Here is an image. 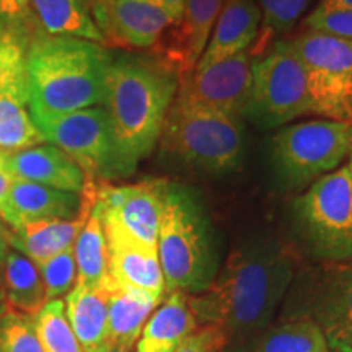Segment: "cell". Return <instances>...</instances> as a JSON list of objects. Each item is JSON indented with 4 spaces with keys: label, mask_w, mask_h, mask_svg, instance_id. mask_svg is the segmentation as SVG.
Segmentation results:
<instances>
[{
    "label": "cell",
    "mask_w": 352,
    "mask_h": 352,
    "mask_svg": "<svg viewBox=\"0 0 352 352\" xmlns=\"http://www.w3.org/2000/svg\"><path fill=\"white\" fill-rule=\"evenodd\" d=\"M297 259L276 236H256L236 246L210 284L188 296L197 324L215 327L226 349L240 351L271 324L289 292Z\"/></svg>",
    "instance_id": "cell-1"
},
{
    "label": "cell",
    "mask_w": 352,
    "mask_h": 352,
    "mask_svg": "<svg viewBox=\"0 0 352 352\" xmlns=\"http://www.w3.org/2000/svg\"><path fill=\"white\" fill-rule=\"evenodd\" d=\"M178 85V72L157 56L111 60L101 107L111 121L124 176L155 148Z\"/></svg>",
    "instance_id": "cell-2"
},
{
    "label": "cell",
    "mask_w": 352,
    "mask_h": 352,
    "mask_svg": "<svg viewBox=\"0 0 352 352\" xmlns=\"http://www.w3.org/2000/svg\"><path fill=\"white\" fill-rule=\"evenodd\" d=\"M111 60L100 43L44 34L34 38L25 60L32 118L101 107Z\"/></svg>",
    "instance_id": "cell-3"
},
{
    "label": "cell",
    "mask_w": 352,
    "mask_h": 352,
    "mask_svg": "<svg viewBox=\"0 0 352 352\" xmlns=\"http://www.w3.org/2000/svg\"><path fill=\"white\" fill-rule=\"evenodd\" d=\"M157 252L166 294L201 292L217 274L212 227L192 189L165 182Z\"/></svg>",
    "instance_id": "cell-4"
},
{
    "label": "cell",
    "mask_w": 352,
    "mask_h": 352,
    "mask_svg": "<svg viewBox=\"0 0 352 352\" xmlns=\"http://www.w3.org/2000/svg\"><path fill=\"white\" fill-rule=\"evenodd\" d=\"M158 140L171 162L199 173H230L243 162L241 120L178 98L166 114Z\"/></svg>",
    "instance_id": "cell-5"
},
{
    "label": "cell",
    "mask_w": 352,
    "mask_h": 352,
    "mask_svg": "<svg viewBox=\"0 0 352 352\" xmlns=\"http://www.w3.org/2000/svg\"><path fill=\"white\" fill-rule=\"evenodd\" d=\"M307 248L323 264L352 261V179L344 164L321 176L294 202Z\"/></svg>",
    "instance_id": "cell-6"
},
{
    "label": "cell",
    "mask_w": 352,
    "mask_h": 352,
    "mask_svg": "<svg viewBox=\"0 0 352 352\" xmlns=\"http://www.w3.org/2000/svg\"><path fill=\"white\" fill-rule=\"evenodd\" d=\"M315 114L307 69L287 39L253 59L252 91L245 116L264 129Z\"/></svg>",
    "instance_id": "cell-7"
},
{
    "label": "cell",
    "mask_w": 352,
    "mask_h": 352,
    "mask_svg": "<svg viewBox=\"0 0 352 352\" xmlns=\"http://www.w3.org/2000/svg\"><path fill=\"white\" fill-rule=\"evenodd\" d=\"M352 152V124L314 120L283 127L272 138V160L290 189L310 186L344 165Z\"/></svg>",
    "instance_id": "cell-8"
},
{
    "label": "cell",
    "mask_w": 352,
    "mask_h": 352,
    "mask_svg": "<svg viewBox=\"0 0 352 352\" xmlns=\"http://www.w3.org/2000/svg\"><path fill=\"white\" fill-rule=\"evenodd\" d=\"M44 139L67 153L87 179L124 176L107 109L94 107L59 116L33 118Z\"/></svg>",
    "instance_id": "cell-9"
},
{
    "label": "cell",
    "mask_w": 352,
    "mask_h": 352,
    "mask_svg": "<svg viewBox=\"0 0 352 352\" xmlns=\"http://www.w3.org/2000/svg\"><path fill=\"white\" fill-rule=\"evenodd\" d=\"M287 43L307 69L316 116L352 124V41L307 30Z\"/></svg>",
    "instance_id": "cell-10"
},
{
    "label": "cell",
    "mask_w": 352,
    "mask_h": 352,
    "mask_svg": "<svg viewBox=\"0 0 352 352\" xmlns=\"http://www.w3.org/2000/svg\"><path fill=\"white\" fill-rule=\"evenodd\" d=\"M296 310L320 328L329 351L352 352V261L321 264L296 284Z\"/></svg>",
    "instance_id": "cell-11"
},
{
    "label": "cell",
    "mask_w": 352,
    "mask_h": 352,
    "mask_svg": "<svg viewBox=\"0 0 352 352\" xmlns=\"http://www.w3.org/2000/svg\"><path fill=\"white\" fill-rule=\"evenodd\" d=\"M252 65L253 57L245 51L209 67L191 70L179 77L176 98L241 120L252 91Z\"/></svg>",
    "instance_id": "cell-12"
},
{
    "label": "cell",
    "mask_w": 352,
    "mask_h": 352,
    "mask_svg": "<svg viewBox=\"0 0 352 352\" xmlns=\"http://www.w3.org/2000/svg\"><path fill=\"white\" fill-rule=\"evenodd\" d=\"M94 182V199L103 222L122 228L145 245L157 246L164 210L165 179L124 186Z\"/></svg>",
    "instance_id": "cell-13"
},
{
    "label": "cell",
    "mask_w": 352,
    "mask_h": 352,
    "mask_svg": "<svg viewBox=\"0 0 352 352\" xmlns=\"http://www.w3.org/2000/svg\"><path fill=\"white\" fill-rule=\"evenodd\" d=\"M91 10L104 46L152 47L175 25L155 0H91Z\"/></svg>",
    "instance_id": "cell-14"
},
{
    "label": "cell",
    "mask_w": 352,
    "mask_h": 352,
    "mask_svg": "<svg viewBox=\"0 0 352 352\" xmlns=\"http://www.w3.org/2000/svg\"><path fill=\"white\" fill-rule=\"evenodd\" d=\"M108 240V277L121 287L139 290L162 302L165 277L157 246L145 245L122 228L103 222Z\"/></svg>",
    "instance_id": "cell-15"
},
{
    "label": "cell",
    "mask_w": 352,
    "mask_h": 352,
    "mask_svg": "<svg viewBox=\"0 0 352 352\" xmlns=\"http://www.w3.org/2000/svg\"><path fill=\"white\" fill-rule=\"evenodd\" d=\"M223 2L226 0H184L182 19L158 39L153 47L155 56L171 65L179 77L195 70Z\"/></svg>",
    "instance_id": "cell-16"
},
{
    "label": "cell",
    "mask_w": 352,
    "mask_h": 352,
    "mask_svg": "<svg viewBox=\"0 0 352 352\" xmlns=\"http://www.w3.org/2000/svg\"><path fill=\"white\" fill-rule=\"evenodd\" d=\"M82 197L43 184L15 179L3 204L2 217L12 228L39 220H72L80 214Z\"/></svg>",
    "instance_id": "cell-17"
},
{
    "label": "cell",
    "mask_w": 352,
    "mask_h": 352,
    "mask_svg": "<svg viewBox=\"0 0 352 352\" xmlns=\"http://www.w3.org/2000/svg\"><path fill=\"white\" fill-rule=\"evenodd\" d=\"M261 28V10L254 0H226L215 21L209 43L195 69L250 51Z\"/></svg>",
    "instance_id": "cell-18"
},
{
    "label": "cell",
    "mask_w": 352,
    "mask_h": 352,
    "mask_svg": "<svg viewBox=\"0 0 352 352\" xmlns=\"http://www.w3.org/2000/svg\"><path fill=\"white\" fill-rule=\"evenodd\" d=\"M13 179L32 182L60 191L80 195L85 186V173L67 153L56 145H36L10 155L3 165Z\"/></svg>",
    "instance_id": "cell-19"
},
{
    "label": "cell",
    "mask_w": 352,
    "mask_h": 352,
    "mask_svg": "<svg viewBox=\"0 0 352 352\" xmlns=\"http://www.w3.org/2000/svg\"><path fill=\"white\" fill-rule=\"evenodd\" d=\"M80 197V214L76 219L39 220V222H28L19 228H12V232H7L8 245L15 246L36 266L56 254L72 248L91 209V192L87 183L82 189Z\"/></svg>",
    "instance_id": "cell-20"
},
{
    "label": "cell",
    "mask_w": 352,
    "mask_h": 352,
    "mask_svg": "<svg viewBox=\"0 0 352 352\" xmlns=\"http://www.w3.org/2000/svg\"><path fill=\"white\" fill-rule=\"evenodd\" d=\"M199 329L188 296L171 292L147 320L138 341V352H176L188 336Z\"/></svg>",
    "instance_id": "cell-21"
},
{
    "label": "cell",
    "mask_w": 352,
    "mask_h": 352,
    "mask_svg": "<svg viewBox=\"0 0 352 352\" xmlns=\"http://www.w3.org/2000/svg\"><path fill=\"white\" fill-rule=\"evenodd\" d=\"M103 289L108 300V342L113 346L134 347L160 300L139 290L121 287L109 277L103 283Z\"/></svg>",
    "instance_id": "cell-22"
},
{
    "label": "cell",
    "mask_w": 352,
    "mask_h": 352,
    "mask_svg": "<svg viewBox=\"0 0 352 352\" xmlns=\"http://www.w3.org/2000/svg\"><path fill=\"white\" fill-rule=\"evenodd\" d=\"M30 8L39 34L87 39L104 46L91 0H30Z\"/></svg>",
    "instance_id": "cell-23"
},
{
    "label": "cell",
    "mask_w": 352,
    "mask_h": 352,
    "mask_svg": "<svg viewBox=\"0 0 352 352\" xmlns=\"http://www.w3.org/2000/svg\"><path fill=\"white\" fill-rule=\"evenodd\" d=\"M65 315L83 352H100L109 346L108 300L103 285H74L67 296Z\"/></svg>",
    "instance_id": "cell-24"
},
{
    "label": "cell",
    "mask_w": 352,
    "mask_h": 352,
    "mask_svg": "<svg viewBox=\"0 0 352 352\" xmlns=\"http://www.w3.org/2000/svg\"><path fill=\"white\" fill-rule=\"evenodd\" d=\"M91 192V209L74 243L77 284L101 287L108 277V240L103 219L94 199V182L85 179Z\"/></svg>",
    "instance_id": "cell-25"
},
{
    "label": "cell",
    "mask_w": 352,
    "mask_h": 352,
    "mask_svg": "<svg viewBox=\"0 0 352 352\" xmlns=\"http://www.w3.org/2000/svg\"><path fill=\"white\" fill-rule=\"evenodd\" d=\"M26 104L25 80L0 91V151L7 155L36 147L46 140L32 114L26 111Z\"/></svg>",
    "instance_id": "cell-26"
},
{
    "label": "cell",
    "mask_w": 352,
    "mask_h": 352,
    "mask_svg": "<svg viewBox=\"0 0 352 352\" xmlns=\"http://www.w3.org/2000/svg\"><path fill=\"white\" fill-rule=\"evenodd\" d=\"M236 352H331L320 328L307 316L270 324Z\"/></svg>",
    "instance_id": "cell-27"
},
{
    "label": "cell",
    "mask_w": 352,
    "mask_h": 352,
    "mask_svg": "<svg viewBox=\"0 0 352 352\" xmlns=\"http://www.w3.org/2000/svg\"><path fill=\"white\" fill-rule=\"evenodd\" d=\"M3 298L15 311L38 315L46 303V290L38 266L19 252H8L2 267Z\"/></svg>",
    "instance_id": "cell-28"
},
{
    "label": "cell",
    "mask_w": 352,
    "mask_h": 352,
    "mask_svg": "<svg viewBox=\"0 0 352 352\" xmlns=\"http://www.w3.org/2000/svg\"><path fill=\"white\" fill-rule=\"evenodd\" d=\"M310 3L311 0H258L261 28L253 44L254 47L250 50L253 59L270 51V46L276 43V36L290 32Z\"/></svg>",
    "instance_id": "cell-29"
},
{
    "label": "cell",
    "mask_w": 352,
    "mask_h": 352,
    "mask_svg": "<svg viewBox=\"0 0 352 352\" xmlns=\"http://www.w3.org/2000/svg\"><path fill=\"white\" fill-rule=\"evenodd\" d=\"M44 352H83L65 315V303L59 298L44 303L34 316Z\"/></svg>",
    "instance_id": "cell-30"
},
{
    "label": "cell",
    "mask_w": 352,
    "mask_h": 352,
    "mask_svg": "<svg viewBox=\"0 0 352 352\" xmlns=\"http://www.w3.org/2000/svg\"><path fill=\"white\" fill-rule=\"evenodd\" d=\"M34 34L0 21V91L25 80V60Z\"/></svg>",
    "instance_id": "cell-31"
},
{
    "label": "cell",
    "mask_w": 352,
    "mask_h": 352,
    "mask_svg": "<svg viewBox=\"0 0 352 352\" xmlns=\"http://www.w3.org/2000/svg\"><path fill=\"white\" fill-rule=\"evenodd\" d=\"M0 352H44L34 316L8 311L0 318Z\"/></svg>",
    "instance_id": "cell-32"
},
{
    "label": "cell",
    "mask_w": 352,
    "mask_h": 352,
    "mask_svg": "<svg viewBox=\"0 0 352 352\" xmlns=\"http://www.w3.org/2000/svg\"><path fill=\"white\" fill-rule=\"evenodd\" d=\"M39 274H41L44 290H46V302L65 296L74 285L77 284V264L74 256V246L65 252L56 254L38 264Z\"/></svg>",
    "instance_id": "cell-33"
},
{
    "label": "cell",
    "mask_w": 352,
    "mask_h": 352,
    "mask_svg": "<svg viewBox=\"0 0 352 352\" xmlns=\"http://www.w3.org/2000/svg\"><path fill=\"white\" fill-rule=\"evenodd\" d=\"M305 28L352 41V10L316 7L305 19Z\"/></svg>",
    "instance_id": "cell-34"
},
{
    "label": "cell",
    "mask_w": 352,
    "mask_h": 352,
    "mask_svg": "<svg viewBox=\"0 0 352 352\" xmlns=\"http://www.w3.org/2000/svg\"><path fill=\"white\" fill-rule=\"evenodd\" d=\"M0 21L25 30L34 36H41L34 23L30 0H0Z\"/></svg>",
    "instance_id": "cell-35"
},
{
    "label": "cell",
    "mask_w": 352,
    "mask_h": 352,
    "mask_svg": "<svg viewBox=\"0 0 352 352\" xmlns=\"http://www.w3.org/2000/svg\"><path fill=\"white\" fill-rule=\"evenodd\" d=\"M226 349V340L215 327H202L188 336L176 352H220Z\"/></svg>",
    "instance_id": "cell-36"
},
{
    "label": "cell",
    "mask_w": 352,
    "mask_h": 352,
    "mask_svg": "<svg viewBox=\"0 0 352 352\" xmlns=\"http://www.w3.org/2000/svg\"><path fill=\"white\" fill-rule=\"evenodd\" d=\"M15 179L13 176L8 173L6 168H0V212H2L3 204H6L8 192H10V188Z\"/></svg>",
    "instance_id": "cell-37"
},
{
    "label": "cell",
    "mask_w": 352,
    "mask_h": 352,
    "mask_svg": "<svg viewBox=\"0 0 352 352\" xmlns=\"http://www.w3.org/2000/svg\"><path fill=\"white\" fill-rule=\"evenodd\" d=\"M155 2L160 3V6L164 7L171 16H173L175 25L178 23L179 19H182V15H183L184 0H155Z\"/></svg>",
    "instance_id": "cell-38"
},
{
    "label": "cell",
    "mask_w": 352,
    "mask_h": 352,
    "mask_svg": "<svg viewBox=\"0 0 352 352\" xmlns=\"http://www.w3.org/2000/svg\"><path fill=\"white\" fill-rule=\"evenodd\" d=\"M8 254V239H7V230L0 223V270L3 267L6 258Z\"/></svg>",
    "instance_id": "cell-39"
},
{
    "label": "cell",
    "mask_w": 352,
    "mask_h": 352,
    "mask_svg": "<svg viewBox=\"0 0 352 352\" xmlns=\"http://www.w3.org/2000/svg\"><path fill=\"white\" fill-rule=\"evenodd\" d=\"M321 8H346L352 10V0H321L318 3Z\"/></svg>",
    "instance_id": "cell-40"
},
{
    "label": "cell",
    "mask_w": 352,
    "mask_h": 352,
    "mask_svg": "<svg viewBox=\"0 0 352 352\" xmlns=\"http://www.w3.org/2000/svg\"><path fill=\"white\" fill-rule=\"evenodd\" d=\"M100 352H134V351H132V347H121V346L109 344L104 347V349H101Z\"/></svg>",
    "instance_id": "cell-41"
},
{
    "label": "cell",
    "mask_w": 352,
    "mask_h": 352,
    "mask_svg": "<svg viewBox=\"0 0 352 352\" xmlns=\"http://www.w3.org/2000/svg\"><path fill=\"white\" fill-rule=\"evenodd\" d=\"M6 298H3V292H2V287H0V314H2V310H6Z\"/></svg>",
    "instance_id": "cell-42"
},
{
    "label": "cell",
    "mask_w": 352,
    "mask_h": 352,
    "mask_svg": "<svg viewBox=\"0 0 352 352\" xmlns=\"http://www.w3.org/2000/svg\"><path fill=\"white\" fill-rule=\"evenodd\" d=\"M346 165H347V168H349V173H351V179H352V152H351V155H349V158H347Z\"/></svg>",
    "instance_id": "cell-43"
},
{
    "label": "cell",
    "mask_w": 352,
    "mask_h": 352,
    "mask_svg": "<svg viewBox=\"0 0 352 352\" xmlns=\"http://www.w3.org/2000/svg\"><path fill=\"white\" fill-rule=\"evenodd\" d=\"M3 165H6V153L0 151V168H3Z\"/></svg>",
    "instance_id": "cell-44"
}]
</instances>
